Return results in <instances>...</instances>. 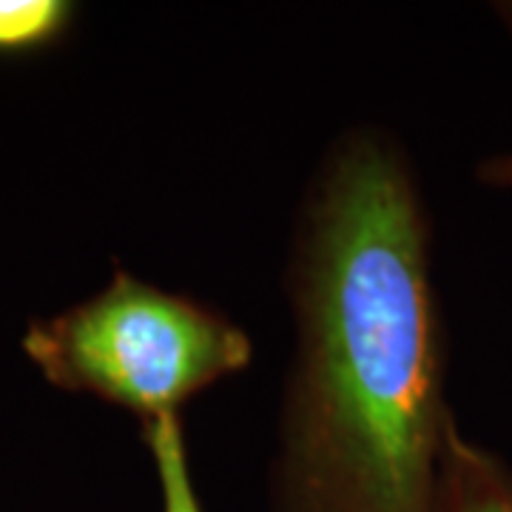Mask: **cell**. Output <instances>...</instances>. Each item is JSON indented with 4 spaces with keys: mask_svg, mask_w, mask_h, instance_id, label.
Wrapping results in <instances>:
<instances>
[{
    "mask_svg": "<svg viewBox=\"0 0 512 512\" xmlns=\"http://www.w3.org/2000/svg\"><path fill=\"white\" fill-rule=\"evenodd\" d=\"M293 350L268 512H430L456 413L419 168L382 126L345 128L293 217Z\"/></svg>",
    "mask_w": 512,
    "mask_h": 512,
    "instance_id": "6da1fadb",
    "label": "cell"
},
{
    "mask_svg": "<svg viewBox=\"0 0 512 512\" xmlns=\"http://www.w3.org/2000/svg\"><path fill=\"white\" fill-rule=\"evenodd\" d=\"M23 353L49 384L151 424L248 370L254 339L220 308L117 265L94 296L35 319Z\"/></svg>",
    "mask_w": 512,
    "mask_h": 512,
    "instance_id": "7a4b0ae2",
    "label": "cell"
},
{
    "mask_svg": "<svg viewBox=\"0 0 512 512\" xmlns=\"http://www.w3.org/2000/svg\"><path fill=\"white\" fill-rule=\"evenodd\" d=\"M430 512H512V464L453 427Z\"/></svg>",
    "mask_w": 512,
    "mask_h": 512,
    "instance_id": "3957f363",
    "label": "cell"
},
{
    "mask_svg": "<svg viewBox=\"0 0 512 512\" xmlns=\"http://www.w3.org/2000/svg\"><path fill=\"white\" fill-rule=\"evenodd\" d=\"M74 20L72 0H0V57L18 60L55 49Z\"/></svg>",
    "mask_w": 512,
    "mask_h": 512,
    "instance_id": "277c9868",
    "label": "cell"
},
{
    "mask_svg": "<svg viewBox=\"0 0 512 512\" xmlns=\"http://www.w3.org/2000/svg\"><path fill=\"white\" fill-rule=\"evenodd\" d=\"M143 444L154 461V476L160 484L163 512H205L191 476L183 416H168L151 424H140Z\"/></svg>",
    "mask_w": 512,
    "mask_h": 512,
    "instance_id": "5b68a950",
    "label": "cell"
},
{
    "mask_svg": "<svg viewBox=\"0 0 512 512\" xmlns=\"http://www.w3.org/2000/svg\"><path fill=\"white\" fill-rule=\"evenodd\" d=\"M478 185L493 188V191H512V148L487 154L473 171Z\"/></svg>",
    "mask_w": 512,
    "mask_h": 512,
    "instance_id": "8992f818",
    "label": "cell"
},
{
    "mask_svg": "<svg viewBox=\"0 0 512 512\" xmlns=\"http://www.w3.org/2000/svg\"><path fill=\"white\" fill-rule=\"evenodd\" d=\"M493 15L495 20L504 26V32L512 40V0H504V3H493Z\"/></svg>",
    "mask_w": 512,
    "mask_h": 512,
    "instance_id": "52a82bcc",
    "label": "cell"
}]
</instances>
